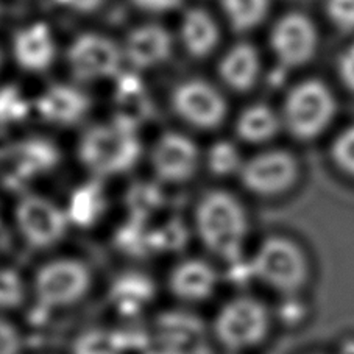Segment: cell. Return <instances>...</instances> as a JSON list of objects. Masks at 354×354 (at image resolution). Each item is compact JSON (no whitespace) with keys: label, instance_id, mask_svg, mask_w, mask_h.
<instances>
[{"label":"cell","instance_id":"obj_23","mask_svg":"<svg viewBox=\"0 0 354 354\" xmlns=\"http://www.w3.org/2000/svg\"><path fill=\"white\" fill-rule=\"evenodd\" d=\"M125 344L111 329L93 328L82 333L74 342L72 354H124Z\"/></svg>","mask_w":354,"mask_h":354},{"label":"cell","instance_id":"obj_22","mask_svg":"<svg viewBox=\"0 0 354 354\" xmlns=\"http://www.w3.org/2000/svg\"><path fill=\"white\" fill-rule=\"evenodd\" d=\"M16 166L21 174L33 175L38 172H46L52 169L57 162L58 153L52 144L42 139H30L24 142L17 151Z\"/></svg>","mask_w":354,"mask_h":354},{"label":"cell","instance_id":"obj_31","mask_svg":"<svg viewBox=\"0 0 354 354\" xmlns=\"http://www.w3.org/2000/svg\"><path fill=\"white\" fill-rule=\"evenodd\" d=\"M138 8L149 11V13H166L175 10L181 3V0H131Z\"/></svg>","mask_w":354,"mask_h":354},{"label":"cell","instance_id":"obj_27","mask_svg":"<svg viewBox=\"0 0 354 354\" xmlns=\"http://www.w3.org/2000/svg\"><path fill=\"white\" fill-rule=\"evenodd\" d=\"M24 298L21 278L13 270H0V308L19 306Z\"/></svg>","mask_w":354,"mask_h":354},{"label":"cell","instance_id":"obj_4","mask_svg":"<svg viewBox=\"0 0 354 354\" xmlns=\"http://www.w3.org/2000/svg\"><path fill=\"white\" fill-rule=\"evenodd\" d=\"M270 313L252 295H239L218 309L212 331L218 344L230 353H242L259 346L270 333Z\"/></svg>","mask_w":354,"mask_h":354},{"label":"cell","instance_id":"obj_30","mask_svg":"<svg viewBox=\"0 0 354 354\" xmlns=\"http://www.w3.org/2000/svg\"><path fill=\"white\" fill-rule=\"evenodd\" d=\"M339 74L346 88L354 91V42L342 52L339 58Z\"/></svg>","mask_w":354,"mask_h":354},{"label":"cell","instance_id":"obj_13","mask_svg":"<svg viewBox=\"0 0 354 354\" xmlns=\"http://www.w3.org/2000/svg\"><path fill=\"white\" fill-rule=\"evenodd\" d=\"M218 273L203 259H185L169 273V290L183 303H201L216 294Z\"/></svg>","mask_w":354,"mask_h":354},{"label":"cell","instance_id":"obj_24","mask_svg":"<svg viewBox=\"0 0 354 354\" xmlns=\"http://www.w3.org/2000/svg\"><path fill=\"white\" fill-rule=\"evenodd\" d=\"M243 161L239 149L230 140H217L206 155V166L216 176L239 175Z\"/></svg>","mask_w":354,"mask_h":354},{"label":"cell","instance_id":"obj_19","mask_svg":"<svg viewBox=\"0 0 354 354\" xmlns=\"http://www.w3.org/2000/svg\"><path fill=\"white\" fill-rule=\"evenodd\" d=\"M283 128V119L270 106L256 103L243 109L236 120V134L245 144H264Z\"/></svg>","mask_w":354,"mask_h":354},{"label":"cell","instance_id":"obj_7","mask_svg":"<svg viewBox=\"0 0 354 354\" xmlns=\"http://www.w3.org/2000/svg\"><path fill=\"white\" fill-rule=\"evenodd\" d=\"M15 221L22 239L36 250H47L59 243L71 223L67 211L38 194H27L17 201Z\"/></svg>","mask_w":354,"mask_h":354},{"label":"cell","instance_id":"obj_21","mask_svg":"<svg viewBox=\"0 0 354 354\" xmlns=\"http://www.w3.org/2000/svg\"><path fill=\"white\" fill-rule=\"evenodd\" d=\"M230 26L237 32H248L266 19L270 0H221Z\"/></svg>","mask_w":354,"mask_h":354},{"label":"cell","instance_id":"obj_17","mask_svg":"<svg viewBox=\"0 0 354 354\" xmlns=\"http://www.w3.org/2000/svg\"><path fill=\"white\" fill-rule=\"evenodd\" d=\"M261 59L256 48L248 42H239L223 55L218 64V75L230 89L247 93L258 82Z\"/></svg>","mask_w":354,"mask_h":354},{"label":"cell","instance_id":"obj_3","mask_svg":"<svg viewBox=\"0 0 354 354\" xmlns=\"http://www.w3.org/2000/svg\"><path fill=\"white\" fill-rule=\"evenodd\" d=\"M254 278L278 294L294 297L309 279V261L295 241L284 236L266 237L253 254Z\"/></svg>","mask_w":354,"mask_h":354},{"label":"cell","instance_id":"obj_8","mask_svg":"<svg viewBox=\"0 0 354 354\" xmlns=\"http://www.w3.org/2000/svg\"><path fill=\"white\" fill-rule=\"evenodd\" d=\"M300 176V164L286 150H267L243 161L239 178L242 187L256 197L273 198L290 191Z\"/></svg>","mask_w":354,"mask_h":354},{"label":"cell","instance_id":"obj_6","mask_svg":"<svg viewBox=\"0 0 354 354\" xmlns=\"http://www.w3.org/2000/svg\"><path fill=\"white\" fill-rule=\"evenodd\" d=\"M93 286V273L83 261L58 258L42 264L33 278V295L44 309H63L82 301Z\"/></svg>","mask_w":354,"mask_h":354},{"label":"cell","instance_id":"obj_12","mask_svg":"<svg viewBox=\"0 0 354 354\" xmlns=\"http://www.w3.org/2000/svg\"><path fill=\"white\" fill-rule=\"evenodd\" d=\"M270 44L281 64L298 67L313 59L319 46V35L308 16L289 13L273 26Z\"/></svg>","mask_w":354,"mask_h":354},{"label":"cell","instance_id":"obj_9","mask_svg":"<svg viewBox=\"0 0 354 354\" xmlns=\"http://www.w3.org/2000/svg\"><path fill=\"white\" fill-rule=\"evenodd\" d=\"M172 106L176 115L198 130H214L227 119V100L211 83L186 80L175 88Z\"/></svg>","mask_w":354,"mask_h":354},{"label":"cell","instance_id":"obj_32","mask_svg":"<svg viewBox=\"0 0 354 354\" xmlns=\"http://www.w3.org/2000/svg\"><path fill=\"white\" fill-rule=\"evenodd\" d=\"M59 7H64L75 13H91L103 3V0H55Z\"/></svg>","mask_w":354,"mask_h":354},{"label":"cell","instance_id":"obj_18","mask_svg":"<svg viewBox=\"0 0 354 354\" xmlns=\"http://www.w3.org/2000/svg\"><path fill=\"white\" fill-rule=\"evenodd\" d=\"M180 28L183 46L194 58L209 57L221 39L214 17L201 8L189 10L183 17Z\"/></svg>","mask_w":354,"mask_h":354},{"label":"cell","instance_id":"obj_1","mask_svg":"<svg viewBox=\"0 0 354 354\" xmlns=\"http://www.w3.org/2000/svg\"><path fill=\"white\" fill-rule=\"evenodd\" d=\"M194 228L203 247L217 258L231 264L242 256L248 217L233 194L222 189L205 194L195 206Z\"/></svg>","mask_w":354,"mask_h":354},{"label":"cell","instance_id":"obj_5","mask_svg":"<svg viewBox=\"0 0 354 354\" xmlns=\"http://www.w3.org/2000/svg\"><path fill=\"white\" fill-rule=\"evenodd\" d=\"M335 114V100L326 84L308 80L290 91L286 97L283 127L292 136L310 140L325 133Z\"/></svg>","mask_w":354,"mask_h":354},{"label":"cell","instance_id":"obj_33","mask_svg":"<svg viewBox=\"0 0 354 354\" xmlns=\"http://www.w3.org/2000/svg\"><path fill=\"white\" fill-rule=\"evenodd\" d=\"M0 66H2V52H0Z\"/></svg>","mask_w":354,"mask_h":354},{"label":"cell","instance_id":"obj_10","mask_svg":"<svg viewBox=\"0 0 354 354\" xmlns=\"http://www.w3.org/2000/svg\"><path fill=\"white\" fill-rule=\"evenodd\" d=\"M124 52L115 42L99 33H84L67 50L71 71L80 80H99L119 74Z\"/></svg>","mask_w":354,"mask_h":354},{"label":"cell","instance_id":"obj_14","mask_svg":"<svg viewBox=\"0 0 354 354\" xmlns=\"http://www.w3.org/2000/svg\"><path fill=\"white\" fill-rule=\"evenodd\" d=\"M122 52L134 69H151L169 59L172 36L161 26L145 24L128 33Z\"/></svg>","mask_w":354,"mask_h":354},{"label":"cell","instance_id":"obj_16","mask_svg":"<svg viewBox=\"0 0 354 354\" xmlns=\"http://www.w3.org/2000/svg\"><path fill=\"white\" fill-rule=\"evenodd\" d=\"M13 53L17 64L30 72L46 71L53 63L55 41L46 24H32L16 33Z\"/></svg>","mask_w":354,"mask_h":354},{"label":"cell","instance_id":"obj_15","mask_svg":"<svg viewBox=\"0 0 354 354\" xmlns=\"http://www.w3.org/2000/svg\"><path fill=\"white\" fill-rule=\"evenodd\" d=\"M41 118L53 125L71 127L84 119L91 109V99L71 84H53L36 102Z\"/></svg>","mask_w":354,"mask_h":354},{"label":"cell","instance_id":"obj_25","mask_svg":"<svg viewBox=\"0 0 354 354\" xmlns=\"http://www.w3.org/2000/svg\"><path fill=\"white\" fill-rule=\"evenodd\" d=\"M30 105L15 86L0 88V124L19 122L28 114Z\"/></svg>","mask_w":354,"mask_h":354},{"label":"cell","instance_id":"obj_2","mask_svg":"<svg viewBox=\"0 0 354 354\" xmlns=\"http://www.w3.org/2000/svg\"><path fill=\"white\" fill-rule=\"evenodd\" d=\"M140 153L138 127L119 115L88 128L78 144L80 162L97 178H111L128 172L136 166Z\"/></svg>","mask_w":354,"mask_h":354},{"label":"cell","instance_id":"obj_26","mask_svg":"<svg viewBox=\"0 0 354 354\" xmlns=\"http://www.w3.org/2000/svg\"><path fill=\"white\" fill-rule=\"evenodd\" d=\"M331 156L342 172L354 178V127L346 128L335 138Z\"/></svg>","mask_w":354,"mask_h":354},{"label":"cell","instance_id":"obj_29","mask_svg":"<svg viewBox=\"0 0 354 354\" xmlns=\"http://www.w3.org/2000/svg\"><path fill=\"white\" fill-rule=\"evenodd\" d=\"M22 339L10 322L0 319V354H19Z\"/></svg>","mask_w":354,"mask_h":354},{"label":"cell","instance_id":"obj_11","mask_svg":"<svg viewBox=\"0 0 354 354\" xmlns=\"http://www.w3.org/2000/svg\"><path fill=\"white\" fill-rule=\"evenodd\" d=\"M200 150L194 140L178 131L161 134L150 153L155 176L169 185H181L192 178L200 167Z\"/></svg>","mask_w":354,"mask_h":354},{"label":"cell","instance_id":"obj_28","mask_svg":"<svg viewBox=\"0 0 354 354\" xmlns=\"http://www.w3.org/2000/svg\"><path fill=\"white\" fill-rule=\"evenodd\" d=\"M328 17L335 27L344 32L354 30V0H328Z\"/></svg>","mask_w":354,"mask_h":354},{"label":"cell","instance_id":"obj_20","mask_svg":"<svg viewBox=\"0 0 354 354\" xmlns=\"http://www.w3.org/2000/svg\"><path fill=\"white\" fill-rule=\"evenodd\" d=\"M118 103L122 108L119 118L139 127L145 115H149V100L139 78L134 75H120L118 80Z\"/></svg>","mask_w":354,"mask_h":354}]
</instances>
